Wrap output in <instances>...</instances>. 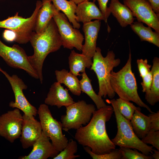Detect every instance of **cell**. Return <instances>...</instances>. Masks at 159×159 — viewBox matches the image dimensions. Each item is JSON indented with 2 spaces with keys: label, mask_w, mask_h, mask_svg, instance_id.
Masks as SVG:
<instances>
[{
  "label": "cell",
  "mask_w": 159,
  "mask_h": 159,
  "mask_svg": "<svg viewBox=\"0 0 159 159\" xmlns=\"http://www.w3.org/2000/svg\"><path fill=\"white\" fill-rule=\"evenodd\" d=\"M113 112L112 107L107 105L95 110L88 124L76 130L74 139L79 144L89 147L95 154L110 152L116 146L108 135L106 123L111 119Z\"/></svg>",
  "instance_id": "1"
},
{
  "label": "cell",
  "mask_w": 159,
  "mask_h": 159,
  "mask_svg": "<svg viewBox=\"0 0 159 159\" xmlns=\"http://www.w3.org/2000/svg\"><path fill=\"white\" fill-rule=\"evenodd\" d=\"M29 41L34 53L28 56L29 60L42 84V68L45 58L49 54L57 51L62 46L57 27L53 18L42 32L37 33L33 32Z\"/></svg>",
  "instance_id": "2"
},
{
  "label": "cell",
  "mask_w": 159,
  "mask_h": 159,
  "mask_svg": "<svg viewBox=\"0 0 159 159\" xmlns=\"http://www.w3.org/2000/svg\"><path fill=\"white\" fill-rule=\"evenodd\" d=\"M130 50L128 58L124 66L117 72L111 71L110 78L111 86L119 98L132 101L139 107L146 108L150 113H153L138 95L136 79L132 70V55Z\"/></svg>",
  "instance_id": "3"
},
{
  "label": "cell",
  "mask_w": 159,
  "mask_h": 159,
  "mask_svg": "<svg viewBox=\"0 0 159 159\" xmlns=\"http://www.w3.org/2000/svg\"><path fill=\"white\" fill-rule=\"evenodd\" d=\"M92 58L90 69L95 72L98 79L99 89L97 94L101 97L107 96L110 99L113 98L115 93L110 84V74L114 68L120 63V59L115 58L113 51H108L106 56L103 57L99 47H97Z\"/></svg>",
  "instance_id": "4"
},
{
  "label": "cell",
  "mask_w": 159,
  "mask_h": 159,
  "mask_svg": "<svg viewBox=\"0 0 159 159\" xmlns=\"http://www.w3.org/2000/svg\"><path fill=\"white\" fill-rule=\"evenodd\" d=\"M106 101L111 105L117 124V134L111 140L114 144L115 146L135 149L146 155L152 153L153 147L144 143L137 136L133 130L130 121L125 118L119 111L114 99H107Z\"/></svg>",
  "instance_id": "5"
},
{
  "label": "cell",
  "mask_w": 159,
  "mask_h": 159,
  "mask_svg": "<svg viewBox=\"0 0 159 159\" xmlns=\"http://www.w3.org/2000/svg\"><path fill=\"white\" fill-rule=\"evenodd\" d=\"M40 1H37L36 7L31 16L27 18L19 15L17 12L14 16L0 21V28H5L14 32V41L19 44H25L29 42L31 35L34 31L38 12L42 6Z\"/></svg>",
  "instance_id": "6"
},
{
  "label": "cell",
  "mask_w": 159,
  "mask_h": 159,
  "mask_svg": "<svg viewBox=\"0 0 159 159\" xmlns=\"http://www.w3.org/2000/svg\"><path fill=\"white\" fill-rule=\"evenodd\" d=\"M42 131L51 141L55 148L59 152L66 146L68 140L62 133L61 122L52 117L47 105L41 104L37 110Z\"/></svg>",
  "instance_id": "7"
},
{
  "label": "cell",
  "mask_w": 159,
  "mask_h": 159,
  "mask_svg": "<svg viewBox=\"0 0 159 159\" xmlns=\"http://www.w3.org/2000/svg\"><path fill=\"white\" fill-rule=\"evenodd\" d=\"M66 114L61 117L62 130L67 132L71 129L77 130L90 121L95 106L88 104L83 100L74 102L66 107Z\"/></svg>",
  "instance_id": "8"
},
{
  "label": "cell",
  "mask_w": 159,
  "mask_h": 159,
  "mask_svg": "<svg viewBox=\"0 0 159 159\" xmlns=\"http://www.w3.org/2000/svg\"><path fill=\"white\" fill-rule=\"evenodd\" d=\"M53 19L57 27L64 48L72 49L75 47L81 51L84 37L78 29L74 28L67 16L55 7Z\"/></svg>",
  "instance_id": "9"
},
{
  "label": "cell",
  "mask_w": 159,
  "mask_h": 159,
  "mask_svg": "<svg viewBox=\"0 0 159 159\" xmlns=\"http://www.w3.org/2000/svg\"><path fill=\"white\" fill-rule=\"evenodd\" d=\"M0 56L10 67L21 69L36 79L38 77L30 64L24 50L19 45L14 44L12 47L7 46L0 40Z\"/></svg>",
  "instance_id": "10"
},
{
  "label": "cell",
  "mask_w": 159,
  "mask_h": 159,
  "mask_svg": "<svg viewBox=\"0 0 159 159\" xmlns=\"http://www.w3.org/2000/svg\"><path fill=\"white\" fill-rule=\"evenodd\" d=\"M0 72L7 79L14 94L15 101L10 102L9 106L19 109L26 115L36 116L37 110L29 102L24 95L23 90H26L27 87L23 80L16 74L10 76L0 67Z\"/></svg>",
  "instance_id": "11"
},
{
  "label": "cell",
  "mask_w": 159,
  "mask_h": 159,
  "mask_svg": "<svg viewBox=\"0 0 159 159\" xmlns=\"http://www.w3.org/2000/svg\"><path fill=\"white\" fill-rule=\"evenodd\" d=\"M23 115L15 108L0 115V136L11 143L21 135Z\"/></svg>",
  "instance_id": "12"
},
{
  "label": "cell",
  "mask_w": 159,
  "mask_h": 159,
  "mask_svg": "<svg viewBox=\"0 0 159 159\" xmlns=\"http://www.w3.org/2000/svg\"><path fill=\"white\" fill-rule=\"evenodd\" d=\"M138 21L145 23L159 33V16L147 0H123Z\"/></svg>",
  "instance_id": "13"
},
{
  "label": "cell",
  "mask_w": 159,
  "mask_h": 159,
  "mask_svg": "<svg viewBox=\"0 0 159 159\" xmlns=\"http://www.w3.org/2000/svg\"><path fill=\"white\" fill-rule=\"evenodd\" d=\"M42 129L39 121L34 117L23 114L20 141L23 149L33 145L40 136Z\"/></svg>",
  "instance_id": "14"
},
{
  "label": "cell",
  "mask_w": 159,
  "mask_h": 159,
  "mask_svg": "<svg viewBox=\"0 0 159 159\" xmlns=\"http://www.w3.org/2000/svg\"><path fill=\"white\" fill-rule=\"evenodd\" d=\"M33 149L27 155L19 157L20 159H47L54 158L59 152L54 148L50 139L42 131V134L32 146Z\"/></svg>",
  "instance_id": "15"
},
{
  "label": "cell",
  "mask_w": 159,
  "mask_h": 159,
  "mask_svg": "<svg viewBox=\"0 0 159 159\" xmlns=\"http://www.w3.org/2000/svg\"><path fill=\"white\" fill-rule=\"evenodd\" d=\"M101 22L99 20L83 23L82 29L85 36V43L83 45L82 54L92 59L96 50L97 41Z\"/></svg>",
  "instance_id": "16"
},
{
  "label": "cell",
  "mask_w": 159,
  "mask_h": 159,
  "mask_svg": "<svg viewBox=\"0 0 159 159\" xmlns=\"http://www.w3.org/2000/svg\"><path fill=\"white\" fill-rule=\"evenodd\" d=\"M68 90V89L64 88L58 82H54L51 85L45 99V104L51 106H56L58 108L62 106H68L74 102Z\"/></svg>",
  "instance_id": "17"
},
{
  "label": "cell",
  "mask_w": 159,
  "mask_h": 159,
  "mask_svg": "<svg viewBox=\"0 0 159 159\" xmlns=\"http://www.w3.org/2000/svg\"><path fill=\"white\" fill-rule=\"evenodd\" d=\"M75 14L78 22L84 23L94 19L105 21L102 12L93 1H85L77 4Z\"/></svg>",
  "instance_id": "18"
},
{
  "label": "cell",
  "mask_w": 159,
  "mask_h": 159,
  "mask_svg": "<svg viewBox=\"0 0 159 159\" xmlns=\"http://www.w3.org/2000/svg\"><path fill=\"white\" fill-rule=\"evenodd\" d=\"M108 8L110 14L116 18L122 27L130 25L135 19L130 10L119 0H111Z\"/></svg>",
  "instance_id": "19"
},
{
  "label": "cell",
  "mask_w": 159,
  "mask_h": 159,
  "mask_svg": "<svg viewBox=\"0 0 159 159\" xmlns=\"http://www.w3.org/2000/svg\"><path fill=\"white\" fill-rule=\"evenodd\" d=\"M51 0H42V6L37 15L34 31L37 33L42 32L53 18L55 7Z\"/></svg>",
  "instance_id": "20"
},
{
  "label": "cell",
  "mask_w": 159,
  "mask_h": 159,
  "mask_svg": "<svg viewBox=\"0 0 159 159\" xmlns=\"http://www.w3.org/2000/svg\"><path fill=\"white\" fill-rule=\"evenodd\" d=\"M141 111L140 108L138 107L130 122L135 133L139 138L141 139L150 130V120L149 116L143 114Z\"/></svg>",
  "instance_id": "21"
},
{
  "label": "cell",
  "mask_w": 159,
  "mask_h": 159,
  "mask_svg": "<svg viewBox=\"0 0 159 159\" xmlns=\"http://www.w3.org/2000/svg\"><path fill=\"white\" fill-rule=\"evenodd\" d=\"M68 59L69 72L76 76L81 75L80 72H85V68H90L92 64V59L74 50L71 51Z\"/></svg>",
  "instance_id": "22"
},
{
  "label": "cell",
  "mask_w": 159,
  "mask_h": 159,
  "mask_svg": "<svg viewBox=\"0 0 159 159\" xmlns=\"http://www.w3.org/2000/svg\"><path fill=\"white\" fill-rule=\"evenodd\" d=\"M55 72L57 82L64 84L73 95H80L82 91L80 80L77 76L64 69L56 70Z\"/></svg>",
  "instance_id": "23"
},
{
  "label": "cell",
  "mask_w": 159,
  "mask_h": 159,
  "mask_svg": "<svg viewBox=\"0 0 159 159\" xmlns=\"http://www.w3.org/2000/svg\"><path fill=\"white\" fill-rule=\"evenodd\" d=\"M151 69L153 74V81L149 92L145 95L147 102L152 106L159 101V58L155 57L153 61Z\"/></svg>",
  "instance_id": "24"
},
{
  "label": "cell",
  "mask_w": 159,
  "mask_h": 159,
  "mask_svg": "<svg viewBox=\"0 0 159 159\" xmlns=\"http://www.w3.org/2000/svg\"><path fill=\"white\" fill-rule=\"evenodd\" d=\"M131 29L137 34L141 41H146L159 47V33L153 32L149 26H145L143 23L138 21L130 25Z\"/></svg>",
  "instance_id": "25"
},
{
  "label": "cell",
  "mask_w": 159,
  "mask_h": 159,
  "mask_svg": "<svg viewBox=\"0 0 159 159\" xmlns=\"http://www.w3.org/2000/svg\"><path fill=\"white\" fill-rule=\"evenodd\" d=\"M51 0L56 9L63 12L74 28L79 29L80 27V24L77 21L75 14L77 5L74 2L71 0Z\"/></svg>",
  "instance_id": "26"
},
{
  "label": "cell",
  "mask_w": 159,
  "mask_h": 159,
  "mask_svg": "<svg viewBox=\"0 0 159 159\" xmlns=\"http://www.w3.org/2000/svg\"><path fill=\"white\" fill-rule=\"evenodd\" d=\"M82 78L80 81L81 91L87 94L95 104L97 109L106 105L102 97L97 94L94 90L91 80L85 72L81 74Z\"/></svg>",
  "instance_id": "27"
},
{
  "label": "cell",
  "mask_w": 159,
  "mask_h": 159,
  "mask_svg": "<svg viewBox=\"0 0 159 159\" xmlns=\"http://www.w3.org/2000/svg\"><path fill=\"white\" fill-rule=\"evenodd\" d=\"M117 108L120 114L125 118L130 121L135 111L138 108L130 101L121 98L114 99Z\"/></svg>",
  "instance_id": "28"
},
{
  "label": "cell",
  "mask_w": 159,
  "mask_h": 159,
  "mask_svg": "<svg viewBox=\"0 0 159 159\" xmlns=\"http://www.w3.org/2000/svg\"><path fill=\"white\" fill-rule=\"evenodd\" d=\"M77 144L76 141L70 139L65 148L53 159H74L80 157L74 155L77 151Z\"/></svg>",
  "instance_id": "29"
},
{
  "label": "cell",
  "mask_w": 159,
  "mask_h": 159,
  "mask_svg": "<svg viewBox=\"0 0 159 159\" xmlns=\"http://www.w3.org/2000/svg\"><path fill=\"white\" fill-rule=\"evenodd\" d=\"M122 157L121 159H152L151 155H146L139 153L137 149L132 150L128 148L120 147Z\"/></svg>",
  "instance_id": "30"
},
{
  "label": "cell",
  "mask_w": 159,
  "mask_h": 159,
  "mask_svg": "<svg viewBox=\"0 0 159 159\" xmlns=\"http://www.w3.org/2000/svg\"><path fill=\"white\" fill-rule=\"evenodd\" d=\"M83 148L93 159H121L122 157L119 149L116 148L108 153L102 154H97L93 153L90 148L87 146H83Z\"/></svg>",
  "instance_id": "31"
},
{
  "label": "cell",
  "mask_w": 159,
  "mask_h": 159,
  "mask_svg": "<svg viewBox=\"0 0 159 159\" xmlns=\"http://www.w3.org/2000/svg\"><path fill=\"white\" fill-rule=\"evenodd\" d=\"M141 140L145 143L151 145L153 147L159 150V130L149 131Z\"/></svg>",
  "instance_id": "32"
},
{
  "label": "cell",
  "mask_w": 159,
  "mask_h": 159,
  "mask_svg": "<svg viewBox=\"0 0 159 159\" xmlns=\"http://www.w3.org/2000/svg\"><path fill=\"white\" fill-rule=\"evenodd\" d=\"M137 63L140 76L142 78L151 71V65L148 63L147 59H138Z\"/></svg>",
  "instance_id": "33"
},
{
  "label": "cell",
  "mask_w": 159,
  "mask_h": 159,
  "mask_svg": "<svg viewBox=\"0 0 159 159\" xmlns=\"http://www.w3.org/2000/svg\"><path fill=\"white\" fill-rule=\"evenodd\" d=\"M153 74L151 71L142 78L143 81L141 83L142 92L147 94L149 92L151 87L153 81Z\"/></svg>",
  "instance_id": "34"
},
{
  "label": "cell",
  "mask_w": 159,
  "mask_h": 159,
  "mask_svg": "<svg viewBox=\"0 0 159 159\" xmlns=\"http://www.w3.org/2000/svg\"><path fill=\"white\" fill-rule=\"evenodd\" d=\"M150 120V127L149 131L159 130V111L156 112L150 113L148 115Z\"/></svg>",
  "instance_id": "35"
},
{
  "label": "cell",
  "mask_w": 159,
  "mask_h": 159,
  "mask_svg": "<svg viewBox=\"0 0 159 159\" xmlns=\"http://www.w3.org/2000/svg\"><path fill=\"white\" fill-rule=\"evenodd\" d=\"M97 0L98 3L99 9L102 12L105 19V22L107 23V20L110 15L107 6V4L109 0H93V2H95Z\"/></svg>",
  "instance_id": "36"
},
{
  "label": "cell",
  "mask_w": 159,
  "mask_h": 159,
  "mask_svg": "<svg viewBox=\"0 0 159 159\" xmlns=\"http://www.w3.org/2000/svg\"><path fill=\"white\" fill-rule=\"evenodd\" d=\"M3 37L6 41L8 42H12L14 41L16 35L14 32L11 30L7 29L4 31Z\"/></svg>",
  "instance_id": "37"
},
{
  "label": "cell",
  "mask_w": 159,
  "mask_h": 159,
  "mask_svg": "<svg viewBox=\"0 0 159 159\" xmlns=\"http://www.w3.org/2000/svg\"><path fill=\"white\" fill-rule=\"evenodd\" d=\"M151 5L154 12L159 16V0H147Z\"/></svg>",
  "instance_id": "38"
},
{
  "label": "cell",
  "mask_w": 159,
  "mask_h": 159,
  "mask_svg": "<svg viewBox=\"0 0 159 159\" xmlns=\"http://www.w3.org/2000/svg\"><path fill=\"white\" fill-rule=\"evenodd\" d=\"M152 151L154 152L153 153H152V154L151 155L153 158L155 159H159V150H155L154 149H152Z\"/></svg>",
  "instance_id": "39"
},
{
  "label": "cell",
  "mask_w": 159,
  "mask_h": 159,
  "mask_svg": "<svg viewBox=\"0 0 159 159\" xmlns=\"http://www.w3.org/2000/svg\"><path fill=\"white\" fill-rule=\"evenodd\" d=\"M74 2L76 4H78L85 1H90V0H71Z\"/></svg>",
  "instance_id": "40"
}]
</instances>
